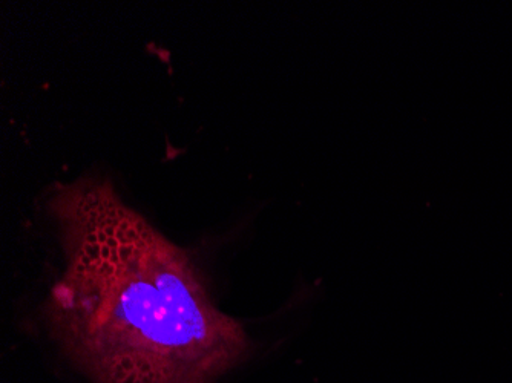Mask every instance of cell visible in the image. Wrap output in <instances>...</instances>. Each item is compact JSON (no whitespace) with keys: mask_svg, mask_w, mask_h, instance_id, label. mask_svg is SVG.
<instances>
[{"mask_svg":"<svg viewBox=\"0 0 512 383\" xmlns=\"http://www.w3.org/2000/svg\"><path fill=\"white\" fill-rule=\"evenodd\" d=\"M51 315L96 383H212L249 348L243 327L212 305L188 256L166 238L119 281L57 285Z\"/></svg>","mask_w":512,"mask_h":383,"instance_id":"6da1fadb","label":"cell"},{"mask_svg":"<svg viewBox=\"0 0 512 383\" xmlns=\"http://www.w3.org/2000/svg\"><path fill=\"white\" fill-rule=\"evenodd\" d=\"M53 212L65 243L62 284L74 289L119 281L165 239L103 178H82L60 187Z\"/></svg>","mask_w":512,"mask_h":383,"instance_id":"7a4b0ae2","label":"cell"}]
</instances>
